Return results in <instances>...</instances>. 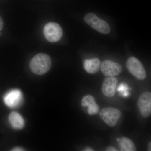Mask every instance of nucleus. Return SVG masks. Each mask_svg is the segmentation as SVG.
<instances>
[{
  "label": "nucleus",
  "mask_w": 151,
  "mask_h": 151,
  "mask_svg": "<svg viewBox=\"0 0 151 151\" xmlns=\"http://www.w3.org/2000/svg\"><path fill=\"white\" fill-rule=\"evenodd\" d=\"M127 69L132 75L139 80L146 78V70L141 61L134 57H131L127 60L126 63Z\"/></svg>",
  "instance_id": "4"
},
{
  "label": "nucleus",
  "mask_w": 151,
  "mask_h": 151,
  "mask_svg": "<svg viewBox=\"0 0 151 151\" xmlns=\"http://www.w3.org/2000/svg\"><path fill=\"white\" fill-rule=\"evenodd\" d=\"M81 105L82 107L88 108L87 113L89 115H95L99 112V106L92 95H86L84 96L81 100Z\"/></svg>",
  "instance_id": "10"
},
{
  "label": "nucleus",
  "mask_w": 151,
  "mask_h": 151,
  "mask_svg": "<svg viewBox=\"0 0 151 151\" xmlns=\"http://www.w3.org/2000/svg\"><path fill=\"white\" fill-rule=\"evenodd\" d=\"M84 21L93 29L101 33L107 34L111 31V28L108 24L92 13L86 14Z\"/></svg>",
  "instance_id": "2"
},
{
  "label": "nucleus",
  "mask_w": 151,
  "mask_h": 151,
  "mask_svg": "<svg viewBox=\"0 0 151 151\" xmlns=\"http://www.w3.org/2000/svg\"><path fill=\"white\" fill-rule=\"evenodd\" d=\"M138 108L144 118L150 117L151 114V93L145 92L141 94L137 102Z\"/></svg>",
  "instance_id": "7"
},
{
  "label": "nucleus",
  "mask_w": 151,
  "mask_h": 151,
  "mask_svg": "<svg viewBox=\"0 0 151 151\" xmlns=\"http://www.w3.org/2000/svg\"><path fill=\"white\" fill-rule=\"evenodd\" d=\"M106 151H118V150L114 147L109 146L106 149Z\"/></svg>",
  "instance_id": "14"
},
{
  "label": "nucleus",
  "mask_w": 151,
  "mask_h": 151,
  "mask_svg": "<svg viewBox=\"0 0 151 151\" xmlns=\"http://www.w3.org/2000/svg\"><path fill=\"white\" fill-rule=\"evenodd\" d=\"M9 120L14 129H21L24 127V121L23 118L17 112H12L9 116Z\"/></svg>",
  "instance_id": "12"
},
{
  "label": "nucleus",
  "mask_w": 151,
  "mask_h": 151,
  "mask_svg": "<svg viewBox=\"0 0 151 151\" xmlns=\"http://www.w3.org/2000/svg\"><path fill=\"white\" fill-rule=\"evenodd\" d=\"M118 80L114 76H108L103 81L102 86V92L106 97H113L116 92Z\"/></svg>",
  "instance_id": "9"
},
{
  "label": "nucleus",
  "mask_w": 151,
  "mask_h": 151,
  "mask_svg": "<svg viewBox=\"0 0 151 151\" xmlns=\"http://www.w3.org/2000/svg\"><path fill=\"white\" fill-rule=\"evenodd\" d=\"M22 100V92L17 89L11 90L4 97V102L6 105L10 108L17 107L21 104Z\"/></svg>",
  "instance_id": "8"
},
{
  "label": "nucleus",
  "mask_w": 151,
  "mask_h": 151,
  "mask_svg": "<svg viewBox=\"0 0 151 151\" xmlns=\"http://www.w3.org/2000/svg\"><path fill=\"white\" fill-rule=\"evenodd\" d=\"M100 68L103 75L108 77L119 75L122 71V65L108 60H104L100 63Z\"/></svg>",
  "instance_id": "6"
},
{
  "label": "nucleus",
  "mask_w": 151,
  "mask_h": 151,
  "mask_svg": "<svg viewBox=\"0 0 151 151\" xmlns=\"http://www.w3.org/2000/svg\"><path fill=\"white\" fill-rule=\"evenodd\" d=\"M2 35V33L0 32V36H1Z\"/></svg>",
  "instance_id": "19"
},
{
  "label": "nucleus",
  "mask_w": 151,
  "mask_h": 151,
  "mask_svg": "<svg viewBox=\"0 0 151 151\" xmlns=\"http://www.w3.org/2000/svg\"><path fill=\"white\" fill-rule=\"evenodd\" d=\"M119 146L121 151H137L134 144L130 139L123 137L119 140Z\"/></svg>",
  "instance_id": "13"
},
{
  "label": "nucleus",
  "mask_w": 151,
  "mask_h": 151,
  "mask_svg": "<svg viewBox=\"0 0 151 151\" xmlns=\"http://www.w3.org/2000/svg\"><path fill=\"white\" fill-rule=\"evenodd\" d=\"M85 151H94V150H93V149L90 148H88L85 149Z\"/></svg>",
  "instance_id": "18"
},
{
  "label": "nucleus",
  "mask_w": 151,
  "mask_h": 151,
  "mask_svg": "<svg viewBox=\"0 0 151 151\" xmlns=\"http://www.w3.org/2000/svg\"><path fill=\"white\" fill-rule=\"evenodd\" d=\"M100 60L97 58L86 59L83 63L84 69L86 72L90 74L97 73L100 69Z\"/></svg>",
  "instance_id": "11"
},
{
  "label": "nucleus",
  "mask_w": 151,
  "mask_h": 151,
  "mask_svg": "<svg viewBox=\"0 0 151 151\" xmlns=\"http://www.w3.org/2000/svg\"><path fill=\"white\" fill-rule=\"evenodd\" d=\"M24 149L22 148L21 147H17L13 149L12 150V151H24Z\"/></svg>",
  "instance_id": "16"
},
{
  "label": "nucleus",
  "mask_w": 151,
  "mask_h": 151,
  "mask_svg": "<svg viewBox=\"0 0 151 151\" xmlns=\"http://www.w3.org/2000/svg\"><path fill=\"white\" fill-rule=\"evenodd\" d=\"M148 151H151V142H150L148 144Z\"/></svg>",
  "instance_id": "17"
},
{
  "label": "nucleus",
  "mask_w": 151,
  "mask_h": 151,
  "mask_svg": "<svg viewBox=\"0 0 151 151\" xmlns=\"http://www.w3.org/2000/svg\"><path fill=\"white\" fill-rule=\"evenodd\" d=\"M99 116L108 126L113 127L116 126L122 116V113L117 108L108 107L100 110Z\"/></svg>",
  "instance_id": "3"
},
{
  "label": "nucleus",
  "mask_w": 151,
  "mask_h": 151,
  "mask_svg": "<svg viewBox=\"0 0 151 151\" xmlns=\"http://www.w3.org/2000/svg\"><path fill=\"white\" fill-rule=\"evenodd\" d=\"M43 32L45 37L50 42H57L62 36V28L56 23L52 22L47 24L44 28Z\"/></svg>",
  "instance_id": "5"
},
{
  "label": "nucleus",
  "mask_w": 151,
  "mask_h": 151,
  "mask_svg": "<svg viewBox=\"0 0 151 151\" xmlns=\"http://www.w3.org/2000/svg\"><path fill=\"white\" fill-rule=\"evenodd\" d=\"M4 27V22L1 18L0 17V31L2 30Z\"/></svg>",
  "instance_id": "15"
},
{
  "label": "nucleus",
  "mask_w": 151,
  "mask_h": 151,
  "mask_svg": "<svg viewBox=\"0 0 151 151\" xmlns=\"http://www.w3.org/2000/svg\"><path fill=\"white\" fill-rule=\"evenodd\" d=\"M52 62L47 55L39 53L35 55L30 62V70L37 75H43L50 70Z\"/></svg>",
  "instance_id": "1"
}]
</instances>
